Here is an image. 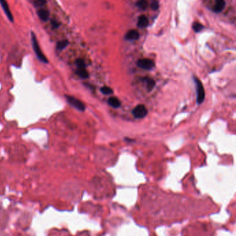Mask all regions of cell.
Instances as JSON below:
<instances>
[{
  "mask_svg": "<svg viewBox=\"0 0 236 236\" xmlns=\"http://www.w3.org/2000/svg\"><path fill=\"white\" fill-rule=\"evenodd\" d=\"M0 5L2 8V9L4 10L5 14L7 16V17L10 21H13L14 19H13V15L12 14L11 11H10V8L9 4H8L6 0H0Z\"/></svg>",
  "mask_w": 236,
  "mask_h": 236,
  "instance_id": "8992f818",
  "label": "cell"
},
{
  "mask_svg": "<svg viewBox=\"0 0 236 236\" xmlns=\"http://www.w3.org/2000/svg\"><path fill=\"white\" fill-rule=\"evenodd\" d=\"M137 66L145 70L152 69L154 67V62L150 59H141L137 62Z\"/></svg>",
  "mask_w": 236,
  "mask_h": 236,
  "instance_id": "5b68a950",
  "label": "cell"
},
{
  "mask_svg": "<svg viewBox=\"0 0 236 236\" xmlns=\"http://www.w3.org/2000/svg\"><path fill=\"white\" fill-rule=\"evenodd\" d=\"M137 5L139 9L142 10H145L148 7V2H146L145 0H139V1L137 2Z\"/></svg>",
  "mask_w": 236,
  "mask_h": 236,
  "instance_id": "9a60e30c",
  "label": "cell"
},
{
  "mask_svg": "<svg viewBox=\"0 0 236 236\" xmlns=\"http://www.w3.org/2000/svg\"><path fill=\"white\" fill-rule=\"evenodd\" d=\"M203 28H204V26H203V25H202V24H199V23L196 22V23L193 24V25H192V29H193V30L195 32L201 31L203 29Z\"/></svg>",
  "mask_w": 236,
  "mask_h": 236,
  "instance_id": "e0dca14e",
  "label": "cell"
},
{
  "mask_svg": "<svg viewBox=\"0 0 236 236\" xmlns=\"http://www.w3.org/2000/svg\"><path fill=\"white\" fill-rule=\"evenodd\" d=\"M37 15H38L39 18L42 21H47L49 18L50 13L47 10L45 9H40L37 11Z\"/></svg>",
  "mask_w": 236,
  "mask_h": 236,
  "instance_id": "ba28073f",
  "label": "cell"
},
{
  "mask_svg": "<svg viewBox=\"0 0 236 236\" xmlns=\"http://www.w3.org/2000/svg\"><path fill=\"white\" fill-rule=\"evenodd\" d=\"M195 85L197 91V103L198 104H202L205 99V91L204 86L202 82L197 78H195Z\"/></svg>",
  "mask_w": 236,
  "mask_h": 236,
  "instance_id": "7a4b0ae2",
  "label": "cell"
},
{
  "mask_svg": "<svg viewBox=\"0 0 236 236\" xmlns=\"http://www.w3.org/2000/svg\"><path fill=\"white\" fill-rule=\"evenodd\" d=\"M138 26L141 28H145L148 25V20L145 15L139 16V20H138Z\"/></svg>",
  "mask_w": 236,
  "mask_h": 236,
  "instance_id": "30bf717a",
  "label": "cell"
},
{
  "mask_svg": "<svg viewBox=\"0 0 236 236\" xmlns=\"http://www.w3.org/2000/svg\"><path fill=\"white\" fill-rule=\"evenodd\" d=\"M108 104L113 108H118L121 106V102L116 97H111L107 100Z\"/></svg>",
  "mask_w": 236,
  "mask_h": 236,
  "instance_id": "9c48e42d",
  "label": "cell"
},
{
  "mask_svg": "<svg viewBox=\"0 0 236 236\" xmlns=\"http://www.w3.org/2000/svg\"><path fill=\"white\" fill-rule=\"evenodd\" d=\"M146 83V87L148 91H150L154 89V86H155V81L152 78H145V79Z\"/></svg>",
  "mask_w": 236,
  "mask_h": 236,
  "instance_id": "4fadbf2b",
  "label": "cell"
},
{
  "mask_svg": "<svg viewBox=\"0 0 236 236\" xmlns=\"http://www.w3.org/2000/svg\"><path fill=\"white\" fill-rule=\"evenodd\" d=\"M51 22H52V23H51V24H52L53 28H54V29L58 28V27L60 25V23H58V21H56V20H52V21H51Z\"/></svg>",
  "mask_w": 236,
  "mask_h": 236,
  "instance_id": "44dd1931",
  "label": "cell"
},
{
  "mask_svg": "<svg viewBox=\"0 0 236 236\" xmlns=\"http://www.w3.org/2000/svg\"><path fill=\"white\" fill-rule=\"evenodd\" d=\"M69 44L68 40H61V41H59L56 44V48L58 50H62L64 48H66L67 47V45Z\"/></svg>",
  "mask_w": 236,
  "mask_h": 236,
  "instance_id": "5bb4252c",
  "label": "cell"
},
{
  "mask_svg": "<svg viewBox=\"0 0 236 236\" xmlns=\"http://www.w3.org/2000/svg\"><path fill=\"white\" fill-rule=\"evenodd\" d=\"M148 110L143 105H139L134 107L132 111V114L136 118H143L147 115Z\"/></svg>",
  "mask_w": 236,
  "mask_h": 236,
  "instance_id": "277c9868",
  "label": "cell"
},
{
  "mask_svg": "<svg viewBox=\"0 0 236 236\" xmlns=\"http://www.w3.org/2000/svg\"><path fill=\"white\" fill-rule=\"evenodd\" d=\"M46 4V0H35L34 5L36 7L42 6Z\"/></svg>",
  "mask_w": 236,
  "mask_h": 236,
  "instance_id": "d6986e66",
  "label": "cell"
},
{
  "mask_svg": "<svg viewBox=\"0 0 236 236\" xmlns=\"http://www.w3.org/2000/svg\"><path fill=\"white\" fill-rule=\"evenodd\" d=\"M100 91L105 95H109L113 93L112 89L110 87H103L100 89Z\"/></svg>",
  "mask_w": 236,
  "mask_h": 236,
  "instance_id": "2e32d148",
  "label": "cell"
},
{
  "mask_svg": "<svg viewBox=\"0 0 236 236\" xmlns=\"http://www.w3.org/2000/svg\"><path fill=\"white\" fill-rule=\"evenodd\" d=\"M66 99L69 103L71 105H72L73 107L76 108L78 110L81 111V112L85 111V105L82 101H80V100H78L76 99V98L72 96H66Z\"/></svg>",
  "mask_w": 236,
  "mask_h": 236,
  "instance_id": "3957f363",
  "label": "cell"
},
{
  "mask_svg": "<svg viewBox=\"0 0 236 236\" xmlns=\"http://www.w3.org/2000/svg\"><path fill=\"white\" fill-rule=\"evenodd\" d=\"M224 6H225V2L224 0H217L215 6H214L213 10L215 13H219L224 9Z\"/></svg>",
  "mask_w": 236,
  "mask_h": 236,
  "instance_id": "8fae6325",
  "label": "cell"
},
{
  "mask_svg": "<svg viewBox=\"0 0 236 236\" xmlns=\"http://www.w3.org/2000/svg\"><path fill=\"white\" fill-rule=\"evenodd\" d=\"M76 65L78 69L80 68H86V64L85 63V61L83 59L79 58L76 60Z\"/></svg>",
  "mask_w": 236,
  "mask_h": 236,
  "instance_id": "ac0fdd59",
  "label": "cell"
},
{
  "mask_svg": "<svg viewBox=\"0 0 236 236\" xmlns=\"http://www.w3.org/2000/svg\"><path fill=\"white\" fill-rule=\"evenodd\" d=\"M31 42H32L33 48L34 52L36 53L37 58H38L40 61L44 62V63H48V60L47 58H46L44 54L43 53L41 48H40L39 45V43L37 42L36 34H35L33 32L31 33Z\"/></svg>",
  "mask_w": 236,
  "mask_h": 236,
  "instance_id": "6da1fadb",
  "label": "cell"
},
{
  "mask_svg": "<svg viewBox=\"0 0 236 236\" xmlns=\"http://www.w3.org/2000/svg\"><path fill=\"white\" fill-rule=\"evenodd\" d=\"M76 73L78 76L83 78V79H86V78H89V74L86 70V68H78Z\"/></svg>",
  "mask_w": 236,
  "mask_h": 236,
  "instance_id": "7c38bea8",
  "label": "cell"
},
{
  "mask_svg": "<svg viewBox=\"0 0 236 236\" xmlns=\"http://www.w3.org/2000/svg\"><path fill=\"white\" fill-rule=\"evenodd\" d=\"M125 37L127 40H137L139 38V33L137 30L132 29L127 33Z\"/></svg>",
  "mask_w": 236,
  "mask_h": 236,
  "instance_id": "52a82bcc",
  "label": "cell"
},
{
  "mask_svg": "<svg viewBox=\"0 0 236 236\" xmlns=\"http://www.w3.org/2000/svg\"><path fill=\"white\" fill-rule=\"evenodd\" d=\"M151 6H152V8H153V9H154V10L158 9V8H159V3H158V2H157V1H154V2H153V3H152Z\"/></svg>",
  "mask_w": 236,
  "mask_h": 236,
  "instance_id": "ffe728a7",
  "label": "cell"
}]
</instances>
